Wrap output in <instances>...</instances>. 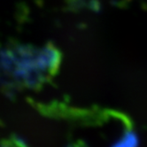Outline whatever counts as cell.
<instances>
[{
	"instance_id": "1",
	"label": "cell",
	"mask_w": 147,
	"mask_h": 147,
	"mask_svg": "<svg viewBox=\"0 0 147 147\" xmlns=\"http://www.w3.org/2000/svg\"><path fill=\"white\" fill-rule=\"evenodd\" d=\"M113 147H138V140L133 134H127Z\"/></svg>"
}]
</instances>
